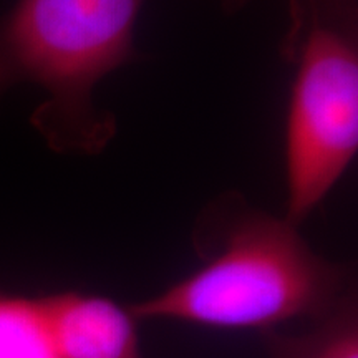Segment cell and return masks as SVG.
I'll return each instance as SVG.
<instances>
[{
    "instance_id": "cell-2",
    "label": "cell",
    "mask_w": 358,
    "mask_h": 358,
    "mask_svg": "<svg viewBox=\"0 0 358 358\" xmlns=\"http://www.w3.org/2000/svg\"><path fill=\"white\" fill-rule=\"evenodd\" d=\"M145 0H17L0 20V93L30 82L48 93L34 124L58 151L98 153L111 115L93 108L96 83L136 57Z\"/></svg>"
},
{
    "instance_id": "cell-5",
    "label": "cell",
    "mask_w": 358,
    "mask_h": 358,
    "mask_svg": "<svg viewBox=\"0 0 358 358\" xmlns=\"http://www.w3.org/2000/svg\"><path fill=\"white\" fill-rule=\"evenodd\" d=\"M271 358H358V317L353 295L315 320L302 335L264 332Z\"/></svg>"
},
{
    "instance_id": "cell-4",
    "label": "cell",
    "mask_w": 358,
    "mask_h": 358,
    "mask_svg": "<svg viewBox=\"0 0 358 358\" xmlns=\"http://www.w3.org/2000/svg\"><path fill=\"white\" fill-rule=\"evenodd\" d=\"M40 302L60 358H141L129 308L78 292L48 295Z\"/></svg>"
},
{
    "instance_id": "cell-6",
    "label": "cell",
    "mask_w": 358,
    "mask_h": 358,
    "mask_svg": "<svg viewBox=\"0 0 358 358\" xmlns=\"http://www.w3.org/2000/svg\"><path fill=\"white\" fill-rule=\"evenodd\" d=\"M0 358H60L40 299L0 292Z\"/></svg>"
},
{
    "instance_id": "cell-1",
    "label": "cell",
    "mask_w": 358,
    "mask_h": 358,
    "mask_svg": "<svg viewBox=\"0 0 358 358\" xmlns=\"http://www.w3.org/2000/svg\"><path fill=\"white\" fill-rule=\"evenodd\" d=\"M221 239L198 271L148 301L134 319H169L231 330L268 332L284 322L319 320L352 295L345 266L308 248L297 226L231 203Z\"/></svg>"
},
{
    "instance_id": "cell-3",
    "label": "cell",
    "mask_w": 358,
    "mask_h": 358,
    "mask_svg": "<svg viewBox=\"0 0 358 358\" xmlns=\"http://www.w3.org/2000/svg\"><path fill=\"white\" fill-rule=\"evenodd\" d=\"M295 75L285 123L287 221L299 226L358 148V48L350 0H294Z\"/></svg>"
}]
</instances>
